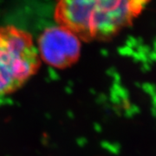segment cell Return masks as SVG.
<instances>
[{
    "mask_svg": "<svg viewBox=\"0 0 156 156\" xmlns=\"http://www.w3.org/2000/svg\"><path fill=\"white\" fill-rule=\"evenodd\" d=\"M40 58L50 66L66 69L78 61L81 54V40L62 26L45 30L38 39Z\"/></svg>",
    "mask_w": 156,
    "mask_h": 156,
    "instance_id": "3957f363",
    "label": "cell"
},
{
    "mask_svg": "<svg viewBox=\"0 0 156 156\" xmlns=\"http://www.w3.org/2000/svg\"><path fill=\"white\" fill-rule=\"evenodd\" d=\"M41 65L32 37L14 26L0 27V96L21 88Z\"/></svg>",
    "mask_w": 156,
    "mask_h": 156,
    "instance_id": "7a4b0ae2",
    "label": "cell"
},
{
    "mask_svg": "<svg viewBox=\"0 0 156 156\" xmlns=\"http://www.w3.org/2000/svg\"><path fill=\"white\" fill-rule=\"evenodd\" d=\"M150 0H57L55 18L80 40L112 38L131 25Z\"/></svg>",
    "mask_w": 156,
    "mask_h": 156,
    "instance_id": "6da1fadb",
    "label": "cell"
}]
</instances>
